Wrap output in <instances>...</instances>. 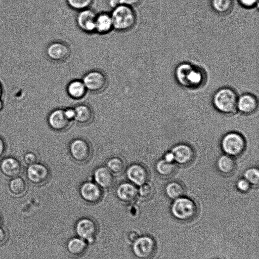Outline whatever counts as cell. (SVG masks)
I'll list each match as a JSON object with an SVG mask.
<instances>
[{
    "instance_id": "9",
    "label": "cell",
    "mask_w": 259,
    "mask_h": 259,
    "mask_svg": "<svg viewBox=\"0 0 259 259\" xmlns=\"http://www.w3.org/2000/svg\"><path fill=\"white\" fill-rule=\"evenodd\" d=\"M71 53L69 45L66 42L58 40L50 43L46 49L48 58L55 63H63L67 60Z\"/></svg>"
},
{
    "instance_id": "26",
    "label": "cell",
    "mask_w": 259,
    "mask_h": 259,
    "mask_svg": "<svg viewBox=\"0 0 259 259\" xmlns=\"http://www.w3.org/2000/svg\"><path fill=\"white\" fill-rule=\"evenodd\" d=\"M155 168L157 174L164 178L171 177L177 171V165L175 162L166 161L163 158L156 162Z\"/></svg>"
},
{
    "instance_id": "7",
    "label": "cell",
    "mask_w": 259,
    "mask_h": 259,
    "mask_svg": "<svg viewBox=\"0 0 259 259\" xmlns=\"http://www.w3.org/2000/svg\"><path fill=\"white\" fill-rule=\"evenodd\" d=\"M69 150L72 159L78 163H85L91 158L93 149L90 143L83 138H76L69 144Z\"/></svg>"
},
{
    "instance_id": "13",
    "label": "cell",
    "mask_w": 259,
    "mask_h": 259,
    "mask_svg": "<svg viewBox=\"0 0 259 259\" xmlns=\"http://www.w3.org/2000/svg\"><path fill=\"white\" fill-rule=\"evenodd\" d=\"M170 151L174 155L175 163L182 166L190 164L195 157L194 149L190 145L185 143L176 145Z\"/></svg>"
},
{
    "instance_id": "35",
    "label": "cell",
    "mask_w": 259,
    "mask_h": 259,
    "mask_svg": "<svg viewBox=\"0 0 259 259\" xmlns=\"http://www.w3.org/2000/svg\"><path fill=\"white\" fill-rule=\"evenodd\" d=\"M23 159L27 165H30L37 162L38 158L35 153L28 152L25 154Z\"/></svg>"
},
{
    "instance_id": "39",
    "label": "cell",
    "mask_w": 259,
    "mask_h": 259,
    "mask_svg": "<svg viewBox=\"0 0 259 259\" xmlns=\"http://www.w3.org/2000/svg\"><path fill=\"white\" fill-rule=\"evenodd\" d=\"M163 159L169 162H175L174 156L171 151L166 152L163 156Z\"/></svg>"
},
{
    "instance_id": "27",
    "label": "cell",
    "mask_w": 259,
    "mask_h": 259,
    "mask_svg": "<svg viewBox=\"0 0 259 259\" xmlns=\"http://www.w3.org/2000/svg\"><path fill=\"white\" fill-rule=\"evenodd\" d=\"M164 191L167 197L175 200L184 196L185 188L181 182L172 181L168 182L165 185Z\"/></svg>"
},
{
    "instance_id": "1",
    "label": "cell",
    "mask_w": 259,
    "mask_h": 259,
    "mask_svg": "<svg viewBox=\"0 0 259 259\" xmlns=\"http://www.w3.org/2000/svg\"><path fill=\"white\" fill-rule=\"evenodd\" d=\"M175 77L182 87L196 90L203 87L207 80L205 71L201 67L189 62L179 64L175 68Z\"/></svg>"
},
{
    "instance_id": "4",
    "label": "cell",
    "mask_w": 259,
    "mask_h": 259,
    "mask_svg": "<svg viewBox=\"0 0 259 259\" xmlns=\"http://www.w3.org/2000/svg\"><path fill=\"white\" fill-rule=\"evenodd\" d=\"M198 212L196 203L193 199L184 196L174 200L171 206V212L174 217L183 222L193 220Z\"/></svg>"
},
{
    "instance_id": "41",
    "label": "cell",
    "mask_w": 259,
    "mask_h": 259,
    "mask_svg": "<svg viewBox=\"0 0 259 259\" xmlns=\"http://www.w3.org/2000/svg\"><path fill=\"white\" fill-rule=\"evenodd\" d=\"M121 4L120 0H108V6L112 9L120 5Z\"/></svg>"
},
{
    "instance_id": "34",
    "label": "cell",
    "mask_w": 259,
    "mask_h": 259,
    "mask_svg": "<svg viewBox=\"0 0 259 259\" xmlns=\"http://www.w3.org/2000/svg\"><path fill=\"white\" fill-rule=\"evenodd\" d=\"M236 186L237 189L242 193L248 192L251 187V184L244 178L238 180Z\"/></svg>"
},
{
    "instance_id": "30",
    "label": "cell",
    "mask_w": 259,
    "mask_h": 259,
    "mask_svg": "<svg viewBox=\"0 0 259 259\" xmlns=\"http://www.w3.org/2000/svg\"><path fill=\"white\" fill-rule=\"evenodd\" d=\"M107 167L114 175L122 174L126 169L124 160L119 156H113L110 158L106 162Z\"/></svg>"
},
{
    "instance_id": "42",
    "label": "cell",
    "mask_w": 259,
    "mask_h": 259,
    "mask_svg": "<svg viewBox=\"0 0 259 259\" xmlns=\"http://www.w3.org/2000/svg\"><path fill=\"white\" fill-rule=\"evenodd\" d=\"M139 237L138 234L135 231H131L128 234L129 240L132 242H134Z\"/></svg>"
},
{
    "instance_id": "16",
    "label": "cell",
    "mask_w": 259,
    "mask_h": 259,
    "mask_svg": "<svg viewBox=\"0 0 259 259\" xmlns=\"http://www.w3.org/2000/svg\"><path fill=\"white\" fill-rule=\"evenodd\" d=\"M71 122L66 117L64 109L58 108L53 110L48 117L49 125L56 131L61 132L67 130Z\"/></svg>"
},
{
    "instance_id": "38",
    "label": "cell",
    "mask_w": 259,
    "mask_h": 259,
    "mask_svg": "<svg viewBox=\"0 0 259 259\" xmlns=\"http://www.w3.org/2000/svg\"><path fill=\"white\" fill-rule=\"evenodd\" d=\"M64 112L69 120L74 121L75 113L74 108H68L64 109Z\"/></svg>"
},
{
    "instance_id": "21",
    "label": "cell",
    "mask_w": 259,
    "mask_h": 259,
    "mask_svg": "<svg viewBox=\"0 0 259 259\" xmlns=\"http://www.w3.org/2000/svg\"><path fill=\"white\" fill-rule=\"evenodd\" d=\"M113 30V25L110 13L105 12L97 13L95 20V33L106 35Z\"/></svg>"
},
{
    "instance_id": "19",
    "label": "cell",
    "mask_w": 259,
    "mask_h": 259,
    "mask_svg": "<svg viewBox=\"0 0 259 259\" xmlns=\"http://www.w3.org/2000/svg\"><path fill=\"white\" fill-rule=\"evenodd\" d=\"M115 193L121 201L131 203L138 197V188L131 182H123L117 186Z\"/></svg>"
},
{
    "instance_id": "17",
    "label": "cell",
    "mask_w": 259,
    "mask_h": 259,
    "mask_svg": "<svg viewBox=\"0 0 259 259\" xmlns=\"http://www.w3.org/2000/svg\"><path fill=\"white\" fill-rule=\"evenodd\" d=\"M94 182L102 189H110L115 182L114 175L106 166L97 167L93 173Z\"/></svg>"
},
{
    "instance_id": "10",
    "label": "cell",
    "mask_w": 259,
    "mask_h": 259,
    "mask_svg": "<svg viewBox=\"0 0 259 259\" xmlns=\"http://www.w3.org/2000/svg\"><path fill=\"white\" fill-rule=\"evenodd\" d=\"M26 176L28 180L32 184L41 186L48 182L50 178L51 172L46 165L36 162L28 165Z\"/></svg>"
},
{
    "instance_id": "44",
    "label": "cell",
    "mask_w": 259,
    "mask_h": 259,
    "mask_svg": "<svg viewBox=\"0 0 259 259\" xmlns=\"http://www.w3.org/2000/svg\"><path fill=\"white\" fill-rule=\"evenodd\" d=\"M3 87L2 86V84L0 83V99L2 98V95H3Z\"/></svg>"
},
{
    "instance_id": "46",
    "label": "cell",
    "mask_w": 259,
    "mask_h": 259,
    "mask_svg": "<svg viewBox=\"0 0 259 259\" xmlns=\"http://www.w3.org/2000/svg\"><path fill=\"white\" fill-rule=\"evenodd\" d=\"M2 220L1 217L0 215V226L2 224Z\"/></svg>"
},
{
    "instance_id": "37",
    "label": "cell",
    "mask_w": 259,
    "mask_h": 259,
    "mask_svg": "<svg viewBox=\"0 0 259 259\" xmlns=\"http://www.w3.org/2000/svg\"><path fill=\"white\" fill-rule=\"evenodd\" d=\"M143 0H120L121 4H123L132 8L138 7L143 2Z\"/></svg>"
},
{
    "instance_id": "22",
    "label": "cell",
    "mask_w": 259,
    "mask_h": 259,
    "mask_svg": "<svg viewBox=\"0 0 259 259\" xmlns=\"http://www.w3.org/2000/svg\"><path fill=\"white\" fill-rule=\"evenodd\" d=\"M0 169L4 175L12 178L19 176L22 170V166L17 158L8 157L2 160Z\"/></svg>"
},
{
    "instance_id": "14",
    "label": "cell",
    "mask_w": 259,
    "mask_h": 259,
    "mask_svg": "<svg viewBox=\"0 0 259 259\" xmlns=\"http://www.w3.org/2000/svg\"><path fill=\"white\" fill-rule=\"evenodd\" d=\"M126 175L130 182L140 186L148 182L149 172L147 168L143 164L134 163L126 170Z\"/></svg>"
},
{
    "instance_id": "20",
    "label": "cell",
    "mask_w": 259,
    "mask_h": 259,
    "mask_svg": "<svg viewBox=\"0 0 259 259\" xmlns=\"http://www.w3.org/2000/svg\"><path fill=\"white\" fill-rule=\"evenodd\" d=\"M75 115L74 121L80 125H88L91 123L94 118V112L89 104L81 103L74 107Z\"/></svg>"
},
{
    "instance_id": "3",
    "label": "cell",
    "mask_w": 259,
    "mask_h": 259,
    "mask_svg": "<svg viewBox=\"0 0 259 259\" xmlns=\"http://www.w3.org/2000/svg\"><path fill=\"white\" fill-rule=\"evenodd\" d=\"M238 95L236 91L229 87L222 88L213 95L212 103L214 108L225 114H231L237 111Z\"/></svg>"
},
{
    "instance_id": "29",
    "label": "cell",
    "mask_w": 259,
    "mask_h": 259,
    "mask_svg": "<svg viewBox=\"0 0 259 259\" xmlns=\"http://www.w3.org/2000/svg\"><path fill=\"white\" fill-rule=\"evenodd\" d=\"M210 3L213 11L222 16L229 14L234 7L233 0H210Z\"/></svg>"
},
{
    "instance_id": "11",
    "label": "cell",
    "mask_w": 259,
    "mask_h": 259,
    "mask_svg": "<svg viewBox=\"0 0 259 259\" xmlns=\"http://www.w3.org/2000/svg\"><path fill=\"white\" fill-rule=\"evenodd\" d=\"M96 15L97 13L91 8L78 11L75 18L76 26L80 31L86 34L95 33Z\"/></svg>"
},
{
    "instance_id": "23",
    "label": "cell",
    "mask_w": 259,
    "mask_h": 259,
    "mask_svg": "<svg viewBox=\"0 0 259 259\" xmlns=\"http://www.w3.org/2000/svg\"><path fill=\"white\" fill-rule=\"evenodd\" d=\"M66 91L68 96L74 100L82 99L88 92L83 81L80 79L70 80L66 85Z\"/></svg>"
},
{
    "instance_id": "43",
    "label": "cell",
    "mask_w": 259,
    "mask_h": 259,
    "mask_svg": "<svg viewBox=\"0 0 259 259\" xmlns=\"http://www.w3.org/2000/svg\"><path fill=\"white\" fill-rule=\"evenodd\" d=\"M6 150V145L4 141L0 137V158L4 155Z\"/></svg>"
},
{
    "instance_id": "6",
    "label": "cell",
    "mask_w": 259,
    "mask_h": 259,
    "mask_svg": "<svg viewBox=\"0 0 259 259\" xmlns=\"http://www.w3.org/2000/svg\"><path fill=\"white\" fill-rule=\"evenodd\" d=\"M88 92L98 94L103 92L108 84L107 74L102 70L93 69L85 72L82 78Z\"/></svg>"
},
{
    "instance_id": "36",
    "label": "cell",
    "mask_w": 259,
    "mask_h": 259,
    "mask_svg": "<svg viewBox=\"0 0 259 259\" xmlns=\"http://www.w3.org/2000/svg\"><path fill=\"white\" fill-rule=\"evenodd\" d=\"M239 5L245 9H253L258 5V0H237Z\"/></svg>"
},
{
    "instance_id": "31",
    "label": "cell",
    "mask_w": 259,
    "mask_h": 259,
    "mask_svg": "<svg viewBox=\"0 0 259 259\" xmlns=\"http://www.w3.org/2000/svg\"><path fill=\"white\" fill-rule=\"evenodd\" d=\"M66 2L70 9L78 12L91 8L94 0H66Z\"/></svg>"
},
{
    "instance_id": "40",
    "label": "cell",
    "mask_w": 259,
    "mask_h": 259,
    "mask_svg": "<svg viewBox=\"0 0 259 259\" xmlns=\"http://www.w3.org/2000/svg\"><path fill=\"white\" fill-rule=\"evenodd\" d=\"M7 239V233L6 231L3 228L0 227V244L4 243Z\"/></svg>"
},
{
    "instance_id": "25",
    "label": "cell",
    "mask_w": 259,
    "mask_h": 259,
    "mask_svg": "<svg viewBox=\"0 0 259 259\" xmlns=\"http://www.w3.org/2000/svg\"><path fill=\"white\" fill-rule=\"evenodd\" d=\"M68 252L75 256L82 255L88 248L86 241L80 237H73L68 240L66 244Z\"/></svg>"
},
{
    "instance_id": "18",
    "label": "cell",
    "mask_w": 259,
    "mask_h": 259,
    "mask_svg": "<svg viewBox=\"0 0 259 259\" xmlns=\"http://www.w3.org/2000/svg\"><path fill=\"white\" fill-rule=\"evenodd\" d=\"M258 108V100L256 97L250 93L242 94L238 97L237 110L245 115L254 113Z\"/></svg>"
},
{
    "instance_id": "2",
    "label": "cell",
    "mask_w": 259,
    "mask_h": 259,
    "mask_svg": "<svg viewBox=\"0 0 259 259\" xmlns=\"http://www.w3.org/2000/svg\"><path fill=\"white\" fill-rule=\"evenodd\" d=\"M113 29L120 32L131 30L136 26L137 15L134 8L120 4L110 13Z\"/></svg>"
},
{
    "instance_id": "47",
    "label": "cell",
    "mask_w": 259,
    "mask_h": 259,
    "mask_svg": "<svg viewBox=\"0 0 259 259\" xmlns=\"http://www.w3.org/2000/svg\"><path fill=\"white\" fill-rule=\"evenodd\" d=\"M215 259H218V258H215Z\"/></svg>"
},
{
    "instance_id": "12",
    "label": "cell",
    "mask_w": 259,
    "mask_h": 259,
    "mask_svg": "<svg viewBox=\"0 0 259 259\" xmlns=\"http://www.w3.org/2000/svg\"><path fill=\"white\" fill-rule=\"evenodd\" d=\"M79 192L83 200L92 204L100 202L103 196V189L94 181L83 182L79 187Z\"/></svg>"
},
{
    "instance_id": "15",
    "label": "cell",
    "mask_w": 259,
    "mask_h": 259,
    "mask_svg": "<svg viewBox=\"0 0 259 259\" xmlns=\"http://www.w3.org/2000/svg\"><path fill=\"white\" fill-rule=\"evenodd\" d=\"M75 230L79 237L89 241H93L98 233L97 223L90 218H82L77 221Z\"/></svg>"
},
{
    "instance_id": "32",
    "label": "cell",
    "mask_w": 259,
    "mask_h": 259,
    "mask_svg": "<svg viewBox=\"0 0 259 259\" xmlns=\"http://www.w3.org/2000/svg\"><path fill=\"white\" fill-rule=\"evenodd\" d=\"M154 192V189L153 185L147 182L138 188V197L142 200H147L152 197Z\"/></svg>"
},
{
    "instance_id": "33",
    "label": "cell",
    "mask_w": 259,
    "mask_h": 259,
    "mask_svg": "<svg viewBox=\"0 0 259 259\" xmlns=\"http://www.w3.org/2000/svg\"><path fill=\"white\" fill-rule=\"evenodd\" d=\"M245 179L251 186H257L259 183V170L256 167H250L246 169L243 174Z\"/></svg>"
},
{
    "instance_id": "8",
    "label": "cell",
    "mask_w": 259,
    "mask_h": 259,
    "mask_svg": "<svg viewBox=\"0 0 259 259\" xmlns=\"http://www.w3.org/2000/svg\"><path fill=\"white\" fill-rule=\"evenodd\" d=\"M133 252L138 259H150L156 250V244L154 240L149 236L139 237L133 242Z\"/></svg>"
},
{
    "instance_id": "5",
    "label": "cell",
    "mask_w": 259,
    "mask_h": 259,
    "mask_svg": "<svg viewBox=\"0 0 259 259\" xmlns=\"http://www.w3.org/2000/svg\"><path fill=\"white\" fill-rule=\"evenodd\" d=\"M221 146L225 154L234 158L239 157L243 154L246 149V142L242 135L231 132L223 137Z\"/></svg>"
},
{
    "instance_id": "45",
    "label": "cell",
    "mask_w": 259,
    "mask_h": 259,
    "mask_svg": "<svg viewBox=\"0 0 259 259\" xmlns=\"http://www.w3.org/2000/svg\"><path fill=\"white\" fill-rule=\"evenodd\" d=\"M3 102L1 100V99H0V111L3 109Z\"/></svg>"
},
{
    "instance_id": "24",
    "label": "cell",
    "mask_w": 259,
    "mask_h": 259,
    "mask_svg": "<svg viewBox=\"0 0 259 259\" xmlns=\"http://www.w3.org/2000/svg\"><path fill=\"white\" fill-rule=\"evenodd\" d=\"M216 166L220 173L225 176H230L235 171L237 164L234 157L224 154L218 157Z\"/></svg>"
},
{
    "instance_id": "28",
    "label": "cell",
    "mask_w": 259,
    "mask_h": 259,
    "mask_svg": "<svg viewBox=\"0 0 259 259\" xmlns=\"http://www.w3.org/2000/svg\"><path fill=\"white\" fill-rule=\"evenodd\" d=\"M8 187L10 192L16 196L24 195L28 188L26 181L19 176L12 178L9 183Z\"/></svg>"
}]
</instances>
